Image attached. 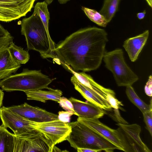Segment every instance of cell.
Listing matches in <instances>:
<instances>
[{"instance_id":"37","label":"cell","mask_w":152,"mask_h":152,"mask_svg":"<svg viewBox=\"0 0 152 152\" xmlns=\"http://www.w3.org/2000/svg\"><path fill=\"white\" fill-rule=\"evenodd\" d=\"M149 6L152 7V0H145Z\"/></svg>"},{"instance_id":"8","label":"cell","mask_w":152,"mask_h":152,"mask_svg":"<svg viewBox=\"0 0 152 152\" xmlns=\"http://www.w3.org/2000/svg\"><path fill=\"white\" fill-rule=\"evenodd\" d=\"M33 128L43 134L50 140L53 147L66 139L71 131L68 123L63 122L59 119L37 122L30 121Z\"/></svg>"},{"instance_id":"28","label":"cell","mask_w":152,"mask_h":152,"mask_svg":"<svg viewBox=\"0 0 152 152\" xmlns=\"http://www.w3.org/2000/svg\"><path fill=\"white\" fill-rule=\"evenodd\" d=\"M106 99L107 101L113 109H121V106L123 105L121 102L115 97V96L112 94H108L107 96Z\"/></svg>"},{"instance_id":"38","label":"cell","mask_w":152,"mask_h":152,"mask_svg":"<svg viewBox=\"0 0 152 152\" xmlns=\"http://www.w3.org/2000/svg\"><path fill=\"white\" fill-rule=\"evenodd\" d=\"M53 0H45V1L48 5L50 4L53 1Z\"/></svg>"},{"instance_id":"12","label":"cell","mask_w":152,"mask_h":152,"mask_svg":"<svg viewBox=\"0 0 152 152\" xmlns=\"http://www.w3.org/2000/svg\"><path fill=\"white\" fill-rule=\"evenodd\" d=\"M77 121L102 137L115 146L118 150L124 151L116 129H112L101 122L98 118L78 117Z\"/></svg>"},{"instance_id":"1","label":"cell","mask_w":152,"mask_h":152,"mask_svg":"<svg viewBox=\"0 0 152 152\" xmlns=\"http://www.w3.org/2000/svg\"><path fill=\"white\" fill-rule=\"evenodd\" d=\"M108 41L104 29L95 27L81 29L56 45V62L66 64L76 72L96 70L101 64Z\"/></svg>"},{"instance_id":"19","label":"cell","mask_w":152,"mask_h":152,"mask_svg":"<svg viewBox=\"0 0 152 152\" xmlns=\"http://www.w3.org/2000/svg\"><path fill=\"white\" fill-rule=\"evenodd\" d=\"M15 135L2 125L0 126V152H14Z\"/></svg>"},{"instance_id":"2","label":"cell","mask_w":152,"mask_h":152,"mask_svg":"<svg viewBox=\"0 0 152 152\" xmlns=\"http://www.w3.org/2000/svg\"><path fill=\"white\" fill-rule=\"evenodd\" d=\"M21 34L25 38L28 50L39 52L44 58H51L56 61L54 50L56 44L47 32L39 15L34 12L21 22Z\"/></svg>"},{"instance_id":"20","label":"cell","mask_w":152,"mask_h":152,"mask_svg":"<svg viewBox=\"0 0 152 152\" xmlns=\"http://www.w3.org/2000/svg\"><path fill=\"white\" fill-rule=\"evenodd\" d=\"M126 87V93L128 98L142 113L149 111L152 109L151 99L150 104H147L140 98L132 86Z\"/></svg>"},{"instance_id":"25","label":"cell","mask_w":152,"mask_h":152,"mask_svg":"<svg viewBox=\"0 0 152 152\" xmlns=\"http://www.w3.org/2000/svg\"><path fill=\"white\" fill-rule=\"evenodd\" d=\"M14 37L0 24V48L8 47L12 42Z\"/></svg>"},{"instance_id":"36","label":"cell","mask_w":152,"mask_h":152,"mask_svg":"<svg viewBox=\"0 0 152 152\" xmlns=\"http://www.w3.org/2000/svg\"><path fill=\"white\" fill-rule=\"evenodd\" d=\"M59 151H61L60 149L55 145L53 148V152H59Z\"/></svg>"},{"instance_id":"14","label":"cell","mask_w":152,"mask_h":152,"mask_svg":"<svg viewBox=\"0 0 152 152\" xmlns=\"http://www.w3.org/2000/svg\"><path fill=\"white\" fill-rule=\"evenodd\" d=\"M69 99L72 103L76 115L88 118H99L106 114L105 110L90 102H84L73 97Z\"/></svg>"},{"instance_id":"15","label":"cell","mask_w":152,"mask_h":152,"mask_svg":"<svg viewBox=\"0 0 152 152\" xmlns=\"http://www.w3.org/2000/svg\"><path fill=\"white\" fill-rule=\"evenodd\" d=\"M149 32L147 30L142 34L126 40L123 47L127 52L130 61H136L149 37Z\"/></svg>"},{"instance_id":"5","label":"cell","mask_w":152,"mask_h":152,"mask_svg":"<svg viewBox=\"0 0 152 152\" xmlns=\"http://www.w3.org/2000/svg\"><path fill=\"white\" fill-rule=\"evenodd\" d=\"M103 59L105 66L112 73L118 86H132L138 80V76L125 62L122 49L106 51Z\"/></svg>"},{"instance_id":"33","label":"cell","mask_w":152,"mask_h":152,"mask_svg":"<svg viewBox=\"0 0 152 152\" xmlns=\"http://www.w3.org/2000/svg\"><path fill=\"white\" fill-rule=\"evenodd\" d=\"M146 12L145 10H144L143 12H139L137 14V17L140 20L143 19L145 15Z\"/></svg>"},{"instance_id":"26","label":"cell","mask_w":152,"mask_h":152,"mask_svg":"<svg viewBox=\"0 0 152 152\" xmlns=\"http://www.w3.org/2000/svg\"><path fill=\"white\" fill-rule=\"evenodd\" d=\"M60 106L66 111L73 112L74 115L76 114L74 111L73 104L71 102L64 97H61L58 102Z\"/></svg>"},{"instance_id":"35","label":"cell","mask_w":152,"mask_h":152,"mask_svg":"<svg viewBox=\"0 0 152 152\" xmlns=\"http://www.w3.org/2000/svg\"><path fill=\"white\" fill-rule=\"evenodd\" d=\"M59 3L61 4L66 3L70 0H57Z\"/></svg>"},{"instance_id":"27","label":"cell","mask_w":152,"mask_h":152,"mask_svg":"<svg viewBox=\"0 0 152 152\" xmlns=\"http://www.w3.org/2000/svg\"><path fill=\"white\" fill-rule=\"evenodd\" d=\"M144 122L147 129L151 135H152V109L149 111L142 113Z\"/></svg>"},{"instance_id":"11","label":"cell","mask_w":152,"mask_h":152,"mask_svg":"<svg viewBox=\"0 0 152 152\" xmlns=\"http://www.w3.org/2000/svg\"><path fill=\"white\" fill-rule=\"evenodd\" d=\"M7 108L11 111L34 122H43L58 119V115L37 107L31 106L26 103Z\"/></svg>"},{"instance_id":"16","label":"cell","mask_w":152,"mask_h":152,"mask_svg":"<svg viewBox=\"0 0 152 152\" xmlns=\"http://www.w3.org/2000/svg\"><path fill=\"white\" fill-rule=\"evenodd\" d=\"M20 66L12 57L8 47L0 48V80L16 73Z\"/></svg>"},{"instance_id":"29","label":"cell","mask_w":152,"mask_h":152,"mask_svg":"<svg viewBox=\"0 0 152 152\" xmlns=\"http://www.w3.org/2000/svg\"><path fill=\"white\" fill-rule=\"evenodd\" d=\"M58 118L61 121L66 123L69 122L70 117L72 115H74V113L71 111H59L58 113Z\"/></svg>"},{"instance_id":"4","label":"cell","mask_w":152,"mask_h":152,"mask_svg":"<svg viewBox=\"0 0 152 152\" xmlns=\"http://www.w3.org/2000/svg\"><path fill=\"white\" fill-rule=\"evenodd\" d=\"M52 80L43 74L40 70L23 69L22 72L11 75L0 80V87L7 92L24 91L48 89Z\"/></svg>"},{"instance_id":"13","label":"cell","mask_w":152,"mask_h":152,"mask_svg":"<svg viewBox=\"0 0 152 152\" xmlns=\"http://www.w3.org/2000/svg\"><path fill=\"white\" fill-rule=\"evenodd\" d=\"M62 65L66 69L70 72L80 83L97 97L107 102L106 98L108 94H111L115 96L113 91L105 88L98 84L90 75L86 74L85 72H78L73 70L66 64H64Z\"/></svg>"},{"instance_id":"17","label":"cell","mask_w":152,"mask_h":152,"mask_svg":"<svg viewBox=\"0 0 152 152\" xmlns=\"http://www.w3.org/2000/svg\"><path fill=\"white\" fill-rule=\"evenodd\" d=\"M71 81L74 86L75 89L88 102L107 111H110L112 110V107L107 102L95 95L80 83L74 75L71 78Z\"/></svg>"},{"instance_id":"21","label":"cell","mask_w":152,"mask_h":152,"mask_svg":"<svg viewBox=\"0 0 152 152\" xmlns=\"http://www.w3.org/2000/svg\"><path fill=\"white\" fill-rule=\"evenodd\" d=\"M9 52L13 58L18 64H26L29 61L30 55L28 51L23 50L12 42L8 47Z\"/></svg>"},{"instance_id":"3","label":"cell","mask_w":152,"mask_h":152,"mask_svg":"<svg viewBox=\"0 0 152 152\" xmlns=\"http://www.w3.org/2000/svg\"><path fill=\"white\" fill-rule=\"evenodd\" d=\"M71 131L66 139L77 149L85 148L113 152L118 148L110 142L77 121L69 123Z\"/></svg>"},{"instance_id":"24","label":"cell","mask_w":152,"mask_h":152,"mask_svg":"<svg viewBox=\"0 0 152 152\" xmlns=\"http://www.w3.org/2000/svg\"><path fill=\"white\" fill-rule=\"evenodd\" d=\"M82 9L92 21L98 26L105 27L108 23L104 16L96 10L82 7Z\"/></svg>"},{"instance_id":"22","label":"cell","mask_w":152,"mask_h":152,"mask_svg":"<svg viewBox=\"0 0 152 152\" xmlns=\"http://www.w3.org/2000/svg\"><path fill=\"white\" fill-rule=\"evenodd\" d=\"M121 0H104L99 13L110 22L116 12Z\"/></svg>"},{"instance_id":"18","label":"cell","mask_w":152,"mask_h":152,"mask_svg":"<svg viewBox=\"0 0 152 152\" xmlns=\"http://www.w3.org/2000/svg\"><path fill=\"white\" fill-rule=\"evenodd\" d=\"M48 91L39 90L26 91L24 92L28 100H34L45 103L48 100H51L58 102L62 92L60 90L54 89L49 88Z\"/></svg>"},{"instance_id":"10","label":"cell","mask_w":152,"mask_h":152,"mask_svg":"<svg viewBox=\"0 0 152 152\" xmlns=\"http://www.w3.org/2000/svg\"><path fill=\"white\" fill-rule=\"evenodd\" d=\"M53 148L50 140L40 132L29 138L15 136L14 152H52Z\"/></svg>"},{"instance_id":"7","label":"cell","mask_w":152,"mask_h":152,"mask_svg":"<svg viewBox=\"0 0 152 152\" xmlns=\"http://www.w3.org/2000/svg\"><path fill=\"white\" fill-rule=\"evenodd\" d=\"M0 118L2 125L10 128L18 137L29 138L39 132L31 127L30 121L11 111L7 107L3 106L0 108Z\"/></svg>"},{"instance_id":"9","label":"cell","mask_w":152,"mask_h":152,"mask_svg":"<svg viewBox=\"0 0 152 152\" xmlns=\"http://www.w3.org/2000/svg\"><path fill=\"white\" fill-rule=\"evenodd\" d=\"M36 0H0V21L10 22L25 16Z\"/></svg>"},{"instance_id":"31","label":"cell","mask_w":152,"mask_h":152,"mask_svg":"<svg viewBox=\"0 0 152 152\" xmlns=\"http://www.w3.org/2000/svg\"><path fill=\"white\" fill-rule=\"evenodd\" d=\"M113 114V115H111L113 117L116 121L118 122V123L121 124H128V123L126 121H125L121 116L118 109H114Z\"/></svg>"},{"instance_id":"6","label":"cell","mask_w":152,"mask_h":152,"mask_svg":"<svg viewBox=\"0 0 152 152\" xmlns=\"http://www.w3.org/2000/svg\"><path fill=\"white\" fill-rule=\"evenodd\" d=\"M116 130L124 151L126 152H151L141 140L140 134L141 127L138 124L118 123Z\"/></svg>"},{"instance_id":"23","label":"cell","mask_w":152,"mask_h":152,"mask_svg":"<svg viewBox=\"0 0 152 152\" xmlns=\"http://www.w3.org/2000/svg\"><path fill=\"white\" fill-rule=\"evenodd\" d=\"M48 5L45 1L38 2L34 6V12L39 15L47 32L49 34L48 24L50 18V14L48 8Z\"/></svg>"},{"instance_id":"30","label":"cell","mask_w":152,"mask_h":152,"mask_svg":"<svg viewBox=\"0 0 152 152\" xmlns=\"http://www.w3.org/2000/svg\"><path fill=\"white\" fill-rule=\"evenodd\" d=\"M145 92L146 94L148 96H152V77L150 75L148 77L144 88Z\"/></svg>"},{"instance_id":"32","label":"cell","mask_w":152,"mask_h":152,"mask_svg":"<svg viewBox=\"0 0 152 152\" xmlns=\"http://www.w3.org/2000/svg\"><path fill=\"white\" fill-rule=\"evenodd\" d=\"M76 150L78 152H99L102 151L100 150L85 148H77Z\"/></svg>"},{"instance_id":"34","label":"cell","mask_w":152,"mask_h":152,"mask_svg":"<svg viewBox=\"0 0 152 152\" xmlns=\"http://www.w3.org/2000/svg\"><path fill=\"white\" fill-rule=\"evenodd\" d=\"M4 96V93L3 91L0 89V109L2 104Z\"/></svg>"}]
</instances>
